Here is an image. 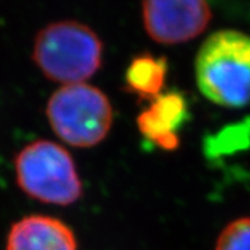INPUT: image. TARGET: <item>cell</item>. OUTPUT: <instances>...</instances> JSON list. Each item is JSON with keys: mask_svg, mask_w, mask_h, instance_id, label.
I'll return each instance as SVG.
<instances>
[{"mask_svg": "<svg viewBox=\"0 0 250 250\" xmlns=\"http://www.w3.org/2000/svg\"><path fill=\"white\" fill-rule=\"evenodd\" d=\"M102 54L101 39L91 27L60 21L37 33L32 58L47 79L65 86L86 83L101 68Z\"/></svg>", "mask_w": 250, "mask_h": 250, "instance_id": "obj_2", "label": "cell"}, {"mask_svg": "<svg viewBox=\"0 0 250 250\" xmlns=\"http://www.w3.org/2000/svg\"><path fill=\"white\" fill-rule=\"evenodd\" d=\"M212 9L203 0H148L142 3V20L155 42L176 45L188 42L206 31Z\"/></svg>", "mask_w": 250, "mask_h": 250, "instance_id": "obj_5", "label": "cell"}, {"mask_svg": "<svg viewBox=\"0 0 250 250\" xmlns=\"http://www.w3.org/2000/svg\"><path fill=\"white\" fill-rule=\"evenodd\" d=\"M214 250H250V217H240L226 225Z\"/></svg>", "mask_w": 250, "mask_h": 250, "instance_id": "obj_9", "label": "cell"}, {"mask_svg": "<svg viewBox=\"0 0 250 250\" xmlns=\"http://www.w3.org/2000/svg\"><path fill=\"white\" fill-rule=\"evenodd\" d=\"M18 187L39 202L70 206L83 195L72 155L55 142L39 139L24 146L14 160Z\"/></svg>", "mask_w": 250, "mask_h": 250, "instance_id": "obj_3", "label": "cell"}, {"mask_svg": "<svg viewBox=\"0 0 250 250\" xmlns=\"http://www.w3.org/2000/svg\"><path fill=\"white\" fill-rule=\"evenodd\" d=\"M5 250H78L77 237L59 218L31 214L12 225Z\"/></svg>", "mask_w": 250, "mask_h": 250, "instance_id": "obj_6", "label": "cell"}, {"mask_svg": "<svg viewBox=\"0 0 250 250\" xmlns=\"http://www.w3.org/2000/svg\"><path fill=\"white\" fill-rule=\"evenodd\" d=\"M188 102L180 92H164L139 114L137 126L142 135L155 145L158 139L178 134L179 128L188 120Z\"/></svg>", "mask_w": 250, "mask_h": 250, "instance_id": "obj_7", "label": "cell"}, {"mask_svg": "<svg viewBox=\"0 0 250 250\" xmlns=\"http://www.w3.org/2000/svg\"><path fill=\"white\" fill-rule=\"evenodd\" d=\"M46 118L58 137L77 148L100 145L111 130L114 110L109 97L88 83L65 84L50 96Z\"/></svg>", "mask_w": 250, "mask_h": 250, "instance_id": "obj_4", "label": "cell"}, {"mask_svg": "<svg viewBox=\"0 0 250 250\" xmlns=\"http://www.w3.org/2000/svg\"><path fill=\"white\" fill-rule=\"evenodd\" d=\"M167 77V60L164 56L141 54L129 62L125 70V89L141 100L153 101L162 95Z\"/></svg>", "mask_w": 250, "mask_h": 250, "instance_id": "obj_8", "label": "cell"}, {"mask_svg": "<svg viewBox=\"0 0 250 250\" xmlns=\"http://www.w3.org/2000/svg\"><path fill=\"white\" fill-rule=\"evenodd\" d=\"M202 95L224 107L250 104V35L221 30L206 39L195 58Z\"/></svg>", "mask_w": 250, "mask_h": 250, "instance_id": "obj_1", "label": "cell"}]
</instances>
